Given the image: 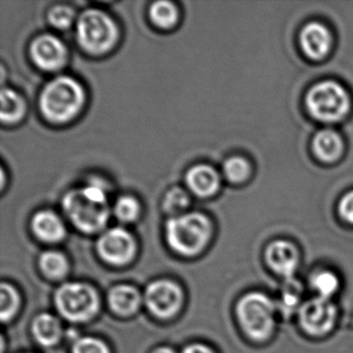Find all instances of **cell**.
<instances>
[{
    "instance_id": "20",
    "label": "cell",
    "mask_w": 353,
    "mask_h": 353,
    "mask_svg": "<svg viewBox=\"0 0 353 353\" xmlns=\"http://www.w3.org/2000/svg\"><path fill=\"white\" fill-rule=\"evenodd\" d=\"M150 17L152 23L160 28H170L176 23L179 14L176 8L170 1H156L150 9Z\"/></svg>"
},
{
    "instance_id": "26",
    "label": "cell",
    "mask_w": 353,
    "mask_h": 353,
    "mask_svg": "<svg viewBox=\"0 0 353 353\" xmlns=\"http://www.w3.org/2000/svg\"><path fill=\"white\" fill-rule=\"evenodd\" d=\"M189 195L185 190L181 188H173L167 192L163 201V208L168 214H176L185 210L189 204Z\"/></svg>"
},
{
    "instance_id": "28",
    "label": "cell",
    "mask_w": 353,
    "mask_h": 353,
    "mask_svg": "<svg viewBox=\"0 0 353 353\" xmlns=\"http://www.w3.org/2000/svg\"><path fill=\"white\" fill-rule=\"evenodd\" d=\"M73 353H109V349L98 339L83 338L75 343Z\"/></svg>"
},
{
    "instance_id": "29",
    "label": "cell",
    "mask_w": 353,
    "mask_h": 353,
    "mask_svg": "<svg viewBox=\"0 0 353 353\" xmlns=\"http://www.w3.org/2000/svg\"><path fill=\"white\" fill-rule=\"evenodd\" d=\"M289 287L285 289L282 297V307L285 312H292V310L299 305V287L294 285L292 279L289 280Z\"/></svg>"
},
{
    "instance_id": "23",
    "label": "cell",
    "mask_w": 353,
    "mask_h": 353,
    "mask_svg": "<svg viewBox=\"0 0 353 353\" xmlns=\"http://www.w3.org/2000/svg\"><path fill=\"white\" fill-rule=\"evenodd\" d=\"M0 296H1V310L0 315L3 322L8 321L15 315L19 305V297L15 289L7 283L1 284L0 288Z\"/></svg>"
},
{
    "instance_id": "27",
    "label": "cell",
    "mask_w": 353,
    "mask_h": 353,
    "mask_svg": "<svg viewBox=\"0 0 353 353\" xmlns=\"http://www.w3.org/2000/svg\"><path fill=\"white\" fill-rule=\"evenodd\" d=\"M48 20L57 30H68L75 21V12L68 6H55L49 11Z\"/></svg>"
},
{
    "instance_id": "16",
    "label": "cell",
    "mask_w": 353,
    "mask_h": 353,
    "mask_svg": "<svg viewBox=\"0 0 353 353\" xmlns=\"http://www.w3.org/2000/svg\"><path fill=\"white\" fill-rule=\"evenodd\" d=\"M32 227L37 237L46 243H57L65 235L63 220L50 210H42L36 214L32 219Z\"/></svg>"
},
{
    "instance_id": "11",
    "label": "cell",
    "mask_w": 353,
    "mask_h": 353,
    "mask_svg": "<svg viewBox=\"0 0 353 353\" xmlns=\"http://www.w3.org/2000/svg\"><path fill=\"white\" fill-rule=\"evenodd\" d=\"M30 57L40 69L47 72L57 71L67 63V47L57 37L43 34L30 45Z\"/></svg>"
},
{
    "instance_id": "3",
    "label": "cell",
    "mask_w": 353,
    "mask_h": 353,
    "mask_svg": "<svg viewBox=\"0 0 353 353\" xmlns=\"http://www.w3.org/2000/svg\"><path fill=\"white\" fill-rule=\"evenodd\" d=\"M210 232V220L199 212L173 216L166 224L167 243L175 252L185 256L199 253L208 243Z\"/></svg>"
},
{
    "instance_id": "30",
    "label": "cell",
    "mask_w": 353,
    "mask_h": 353,
    "mask_svg": "<svg viewBox=\"0 0 353 353\" xmlns=\"http://www.w3.org/2000/svg\"><path fill=\"white\" fill-rule=\"evenodd\" d=\"M339 214L345 222L353 225V191L343 196L339 203Z\"/></svg>"
},
{
    "instance_id": "7",
    "label": "cell",
    "mask_w": 353,
    "mask_h": 353,
    "mask_svg": "<svg viewBox=\"0 0 353 353\" xmlns=\"http://www.w3.org/2000/svg\"><path fill=\"white\" fill-rule=\"evenodd\" d=\"M55 303L65 319L83 322L90 320L98 312L99 297L90 285L67 283L57 289Z\"/></svg>"
},
{
    "instance_id": "15",
    "label": "cell",
    "mask_w": 353,
    "mask_h": 353,
    "mask_svg": "<svg viewBox=\"0 0 353 353\" xmlns=\"http://www.w3.org/2000/svg\"><path fill=\"white\" fill-rule=\"evenodd\" d=\"M312 148L318 160L330 164L336 162L342 156L344 142L338 132L324 129L316 134Z\"/></svg>"
},
{
    "instance_id": "8",
    "label": "cell",
    "mask_w": 353,
    "mask_h": 353,
    "mask_svg": "<svg viewBox=\"0 0 353 353\" xmlns=\"http://www.w3.org/2000/svg\"><path fill=\"white\" fill-rule=\"evenodd\" d=\"M336 309L330 299L317 297L303 303L299 310V320L305 332L321 336L332 330Z\"/></svg>"
},
{
    "instance_id": "25",
    "label": "cell",
    "mask_w": 353,
    "mask_h": 353,
    "mask_svg": "<svg viewBox=\"0 0 353 353\" xmlns=\"http://www.w3.org/2000/svg\"><path fill=\"white\" fill-rule=\"evenodd\" d=\"M139 212V202L132 196H123L115 203L114 214L121 222H133Z\"/></svg>"
},
{
    "instance_id": "21",
    "label": "cell",
    "mask_w": 353,
    "mask_h": 353,
    "mask_svg": "<svg viewBox=\"0 0 353 353\" xmlns=\"http://www.w3.org/2000/svg\"><path fill=\"white\" fill-rule=\"evenodd\" d=\"M225 177L232 183H243L251 174V165L243 157H231L223 166Z\"/></svg>"
},
{
    "instance_id": "32",
    "label": "cell",
    "mask_w": 353,
    "mask_h": 353,
    "mask_svg": "<svg viewBox=\"0 0 353 353\" xmlns=\"http://www.w3.org/2000/svg\"><path fill=\"white\" fill-rule=\"evenodd\" d=\"M152 353H175L172 349L166 348V347H162V348L157 349Z\"/></svg>"
},
{
    "instance_id": "17",
    "label": "cell",
    "mask_w": 353,
    "mask_h": 353,
    "mask_svg": "<svg viewBox=\"0 0 353 353\" xmlns=\"http://www.w3.org/2000/svg\"><path fill=\"white\" fill-rule=\"evenodd\" d=\"M139 292L129 285H119L109 293V303L111 309L121 316H129L135 313L139 307Z\"/></svg>"
},
{
    "instance_id": "14",
    "label": "cell",
    "mask_w": 353,
    "mask_h": 353,
    "mask_svg": "<svg viewBox=\"0 0 353 353\" xmlns=\"http://www.w3.org/2000/svg\"><path fill=\"white\" fill-rule=\"evenodd\" d=\"M185 183L192 193L198 197L208 198L220 189L221 177L210 165H196L188 171Z\"/></svg>"
},
{
    "instance_id": "4",
    "label": "cell",
    "mask_w": 353,
    "mask_h": 353,
    "mask_svg": "<svg viewBox=\"0 0 353 353\" xmlns=\"http://www.w3.org/2000/svg\"><path fill=\"white\" fill-rule=\"evenodd\" d=\"M305 106L316 121L324 123H339L348 115L350 97L342 84L325 80L310 88L305 96Z\"/></svg>"
},
{
    "instance_id": "31",
    "label": "cell",
    "mask_w": 353,
    "mask_h": 353,
    "mask_svg": "<svg viewBox=\"0 0 353 353\" xmlns=\"http://www.w3.org/2000/svg\"><path fill=\"white\" fill-rule=\"evenodd\" d=\"M183 353H214L212 349L201 344H194L187 347Z\"/></svg>"
},
{
    "instance_id": "10",
    "label": "cell",
    "mask_w": 353,
    "mask_h": 353,
    "mask_svg": "<svg viewBox=\"0 0 353 353\" xmlns=\"http://www.w3.org/2000/svg\"><path fill=\"white\" fill-rule=\"evenodd\" d=\"M144 299L152 314L167 318L179 311L183 301V293L181 288L170 281H157L148 287Z\"/></svg>"
},
{
    "instance_id": "24",
    "label": "cell",
    "mask_w": 353,
    "mask_h": 353,
    "mask_svg": "<svg viewBox=\"0 0 353 353\" xmlns=\"http://www.w3.org/2000/svg\"><path fill=\"white\" fill-rule=\"evenodd\" d=\"M312 286L320 294V297L330 299L339 288V279L334 272H317L312 279Z\"/></svg>"
},
{
    "instance_id": "1",
    "label": "cell",
    "mask_w": 353,
    "mask_h": 353,
    "mask_svg": "<svg viewBox=\"0 0 353 353\" xmlns=\"http://www.w3.org/2000/svg\"><path fill=\"white\" fill-rule=\"evenodd\" d=\"M63 208L74 226L85 233L102 230L110 214L106 192L94 183L68 192Z\"/></svg>"
},
{
    "instance_id": "12",
    "label": "cell",
    "mask_w": 353,
    "mask_h": 353,
    "mask_svg": "<svg viewBox=\"0 0 353 353\" xmlns=\"http://www.w3.org/2000/svg\"><path fill=\"white\" fill-rule=\"evenodd\" d=\"M299 46L307 59L322 61L332 51V34L330 28L320 22H310L299 34Z\"/></svg>"
},
{
    "instance_id": "18",
    "label": "cell",
    "mask_w": 353,
    "mask_h": 353,
    "mask_svg": "<svg viewBox=\"0 0 353 353\" xmlns=\"http://www.w3.org/2000/svg\"><path fill=\"white\" fill-rule=\"evenodd\" d=\"M32 332L41 345L50 347L61 340L63 328L57 317L50 314H42L34 319Z\"/></svg>"
},
{
    "instance_id": "5",
    "label": "cell",
    "mask_w": 353,
    "mask_h": 353,
    "mask_svg": "<svg viewBox=\"0 0 353 353\" xmlns=\"http://www.w3.org/2000/svg\"><path fill=\"white\" fill-rule=\"evenodd\" d=\"M76 36L84 50L92 54H102L114 46L119 30L108 14L90 9L84 11L78 18Z\"/></svg>"
},
{
    "instance_id": "19",
    "label": "cell",
    "mask_w": 353,
    "mask_h": 353,
    "mask_svg": "<svg viewBox=\"0 0 353 353\" xmlns=\"http://www.w3.org/2000/svg\"><path fill=\"white\" fill-rule=\"evenodd\" d=\"M1 109L0 119L3 123H17L26 113V103L15 90L3 88L1 90Z\"/></svg>"
},
{
    "instance_id": "33",
    "label": "cell",
    "mask_w": 353,
    "mask_h": 353,
    "mask_svg": "<svg viewBox=\"0 0 353 353\" xmlns=\"http://www.w3.org/2000/svg\"><path fill=\"white\" fill-rule=\"evenodd\" d=\"M48 353H63V351H59V350H52V351H50V352H48Z\"/></svg>"
},
{
    "instance_id": "22",
    "label": "cell",
    "mask_w": 353,
    "mask_h": 353,
    "mask_svg": "<svg viewBox=\"0 0 353 353\" xmlns=\"http://www.w3.org/2000/svg\"><path fill=\"white\" fill-rule=\"evenodd\" d=\"M41 270L46 276L59 279L65 276L68 270V261L59 252H45L40 258Z\"/></svg>"
},
{
    "instance_id": "9",
    "label": "cell",
    "mask_w": 353,
    "mask_h": 353,
    "mask_svg": "<svg viewBox=\"0 0 353 353\" xmlns=\"http://www.w3.org/2000/svg\"><path fill=\"white\" fill-rule=\"evenodd\" d=\"M101 257L113 265H125L135 254V241L125 229L111 228L98 241Z\"/></svg>"
},
{
    "instance_id": "13",
    "label": "cell",
    "mask_w": 353,
    "mask_h": 353,
    "mask_svg": "<svg viewBox=\"0 0 353 353\" xmlns=\"http://www.w3.org/2000/svg\"><path fill=\"white\" fill-rule=\"evenodd\" d=\"M265 260L274 272L291 280L299 265V251L290 241H276L266 248Z\"/></svg>"
},
{
    "instance_id": "2",
    "label": "cell",
    "mask_w": 353,
    "mask_h": 353,
    "mask_svg": "<svg viewBox=\"0 0 353 353\" xmlns=\"http://www.w3.org/2000/svg\"><path fill=\"white\" fill-rule=\"evenodd\" d=\"M83 88L80 82L69 76H59L51 80L40 97L41 112L47 121L65 123L73 119L84 104Z\"/></svg>"
},
{
    "instance_id": "6",
    "label": "cell",
    "mask_w": 353,
    "mask_h": 353,
    "mask_svg": "<svg viewBox=\"0 0 353 353\" xmlns=\"http://www.w3.org/2000/svg\"><path fill=\"white\" fill-rule=\"evenodd\" d=\"M237 317L248 336L255 341H265L274 327V305L263 293L251 292L237 303Z\"/></svg>"
}]
</instances>
